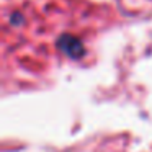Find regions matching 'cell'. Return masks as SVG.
<instances>
[{"label": "cell", "mask_w": 152, "mask_h": 152, "mask_svg": "<svg viewBox=\"0 0 152 152\" xmlns=\"http://www.w3.org/2000/svg\"><path fill=\"white\" fill-rule=\"evenodd\" d=\"M62 49L66 51L69 56L72 57H79L80 54H82V46H80L79 41L75 39H70V38H66V39H62Z\"/></svg>", "instance_id": "6da1fadb"}]
</instances>
